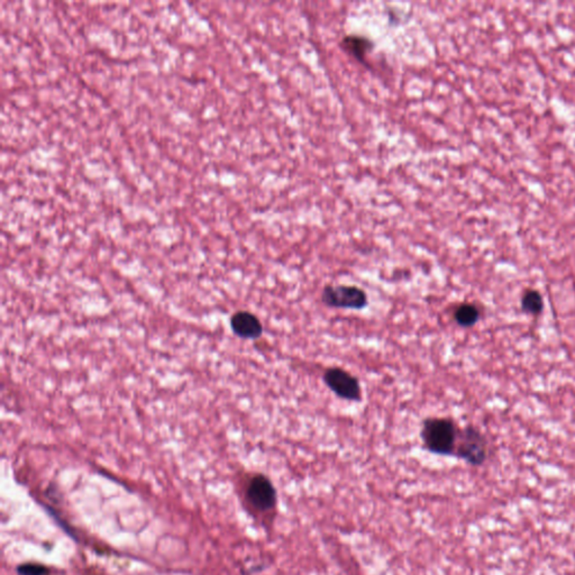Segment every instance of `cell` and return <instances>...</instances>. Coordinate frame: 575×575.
Returning <instances> with one entry per match:
<instances>
[{"label":"cell","instance_id":"30bf717a","mask_svg":"<svg viewBox=\"0 0 575 575\" xmlns=\"http://www.w3.org/2000/svg\"><path fill=\"white\" fill-rule=\"evenodd\" d=\"M19 572L24 575H44L47 573V569L43 567H38V565H28L19 570Z\"/></svg>","mask_w":575,"mask_h":575},{"label":"cell","instance_id":"8992f818","mask_svg":"<svg viewBox=\"0 0 575 575\" xmlns=\"http://www.w3.org/2000/svg\"><path fill=\"white\" fill-rule=\"evenodd\" d=\"M231 327L234 334L241 338L256 341L263 335V325L258 317L250 312L241 310L232 316Z\"/></svg>","mask_w":575,"mask_h":575},{"label":"cell","instance_id":"277c9868","mask_svg":"<svg viewBox=\"0 0 575 575\" xmlns=\"http://www.w3.org/2000/svg\"><path fill=\"white\" fill-rule=\"evenodd\" d=\"M324 383L339 399L351 402H361V383L348 370L331 367L324 372Z\"/></svg>","mask_w":575,"mask_h":575},{"label":"cell","instance_id":"3957f363","mask_svg":"<svg viewBox=\"0 0 575 575\" xmlns=\"http://www.w3.org/2000/svg\"><path fill=\"white\" fill-rule=\"evenodd\" d=\"M454 456L474 467L482 465L486 462L488 456V443L480 429L472 425L460 429Z\"/></svg>","mask_w":575,"mask_h":575},{"label":"cell","instance_id":"9c48e42d","mask_svg":"<svg viewBox=\"0 0 575 575\" xmlns=\"http://www.w3.org/2000/svg\"><path fill=\"white\" fill-rule=\"evenodd\" d=\"M521 308L530 315H540L544 309L543 296L537 290H533V289L525 291L523 298H521Z\"/></svg>","mask_w":575,"mask_h":575},{"label":"cell","instance_id":"ba28073f","mask_svg":"<svg viewBox=\"0 0 575 575\" xmlns=\"http://www.w3.org/2000/svg\"><path fill=\"white\" fill-rule=\"evenodd\" d=\"M480 319V309L475 304H469V302H464L456 307L454 310V320L455 323L463 327V329H469L473 327L475 324L478 323Z\"/></svg>","mask_w":575,"mask_h":575},{"label":"cell","instance_id":"5b68a950","mask_svg":"<svg viewBox=\"0 0 575 575\" xmlns=\"http://www.w3.org/2000/svg\"><path fill=\"white\" fill-rule=\"evenodd\" d=\"M247 498L258 511H270L277 501V492L269 479L258 474L249 483Z\"/></svg>","mask_w":575,"mask_h":575},{"label":"cell","instance_id":"6da1fadb","mask_svg":"<svg viewBox=\"0 0 575 575\" xmlns=\"http://www.w3.org/2000/svg\"><path fill=\"white\" fill-rule=\"evenodd\" d=\"M459 433V426L452 418H425L421 429L423 448L435 455L454 456Z\"/></svg>","mask_w":575,"mask_h":575},{"label":"cell","instance_id":"7a4b0ae2","mask_svg":"<svg viewBox=\"0 0 575 575\" xmlns=\"http://www.w3.org/2000/svg\"><path fill=\"white\" fill-rule=\"evenodd\" d=\"M320 300L326 307L336 309L362 310L369 306L368 293L358 285H326Z\"/></svg>","mask_w":575,"mask_h":575},{"label":"cell","instance_id":"52a82bcc","mask_svg":"<svg viewBox=\"0 0 575 575\" xmlns=\"http://www.w3.org/2000/svg\"><path fill=\"white\" fill-rule=\"evenodd\" d=\"M341 47L353 57L363 61L364 57H367L368 52L372 49V43L369 38L364 36L345 35L341 42Z\"/></svg>","mask_w":575,"mask_h":575}]
</instances>
